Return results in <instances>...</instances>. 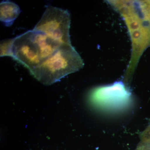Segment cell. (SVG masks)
I'll return each mask as SVG.
<instances>
[{
    "mask_svg": "<svg viewBox=\"0 0 150 150\" xmlns=\"http://www.w3.org/2000/svg\"><path fill=\"white\" fill-rule=\"evenodd\" d=\"M110 5L123 18L132 43L131 59L125 78L128 82L144 51L150 46V18L134 5L133 1H112Z\"/></svg>",
    "mask_w": 150,
    "mask_h": 150,
    "instance_id": "cell-1",
    "label": "cell"
},
{
    "mask_svg": "<svg viewBox=\"0 0 150 150\" xmlns=\"http://www.w3.org/2000/svg\"><path fill=\"white\" fill-rule=\"evenodd\" d=\"M84 66L83 60L71 44H62L41 63L32 76L42 84L50 86L79 71Z\"/></svg>",
    "mask_w": 150,
    "mask_h": 150,
    "instance_id": "cell-2",
    "label": "cell"
},
{
    "mask_svg": "<svg viewBox=\"0 0 150 150\" xmlns=\"http://www.w3.org/2000/svg\"><path fill=\"white\" fill-rule=\"evenodd\" d=\"M89 102L101 111L116 112L129 107L132 95L129 87L119 81L111 84L95 87L88 93Z\"/></svg>",
    "mask_w": 150,
    "mask_h": 150,
    "instance_id": "cell-3",
    "label": "cell"
},
{
    "mask_svg": "<svg viewBox=\"0 0 150 150\" xmlns=\"http://www.w3.org/2000/svg\"><path fill=\"white\" fill-rule=\"evenodd\" d=\"M71 18L67 10L48 5L33 30L43 33L60 44H71Z\"/></svg>",
    "mask_w": 150,
    "mask_h": 150,
    "instance_id": "cell-4",
    "label": "cell"
},
{
    "mask_svg": "<svg viewBox=\"0 0 150 150\" xmlns=\"http://www.w3.org/2000/svg\"><path fill=\"white\" fill-rule=\"evenodd\" d=\"M12 58L26 68L32 75L43 62L31 30L14 38Z\"/></svg>",
    "mask_w": 150,
    "mask_h": 150,
    "instance_id": "cell-5",
    "label": "cell"
},
{
    "mask_svg": "<svg viewBox=\"0 0 150 150\" xmlns=\"http://www.w3.org/2000/svg\"><path fill=\"white\" fill-rule=\"evenodd\" d=\"M33 40L39 48L43 62L54 53L62 44L58 43L43 33L31 30Z\"/></svg>",
    "mask_w": 150,
    "mask_h": 150,
    "instance_id": "cell-6",
    "label": "cell"
},
{
    "mask_svg": "<svg viewBox=\"0 0 150 150\" xmlns=\"http://www.w3.org/2000/svg\"><path fill=\"white\" fill-rule=\"evenodd\" d=\"M21 12L19 6L13 2L4 1L0 4V20L7 27L12 25Z\"/></svg>",
    "mask_w": 150,
    "mask_h": 150,
    "instance_id": "cell-7",
    "label": "cell"
},
{
    "mask_svg": "<svg viewBox=\"0 0 150 150\" xmlns=\"http://www.w3.org/2000/svg\"><path fill=\"white\" fill-rule=\"evenodd\" d=\"M140 139L135 150H150V123L140 134Z\"/></svg>",
    "mask_w": 150,
    "mask_h": 150,
    "instance_id": "cell-8",
    "label": "cell"
},
{
    "mask_svg": "<svg viewBox=\"0 0 150 150\" xmlns=\"http://www.w3.org/2000/svg\"><path fill=\"white\" fill-rule=\"evenodd\" d=\"M14 38L3 40L1 43V57L9 56L12 58Z\"/></svg>",
    "mask_w": 150,
    "mask_h": 150,
    "instance_id": "cell-9",
    "label": "cell"
}]
</instances>
